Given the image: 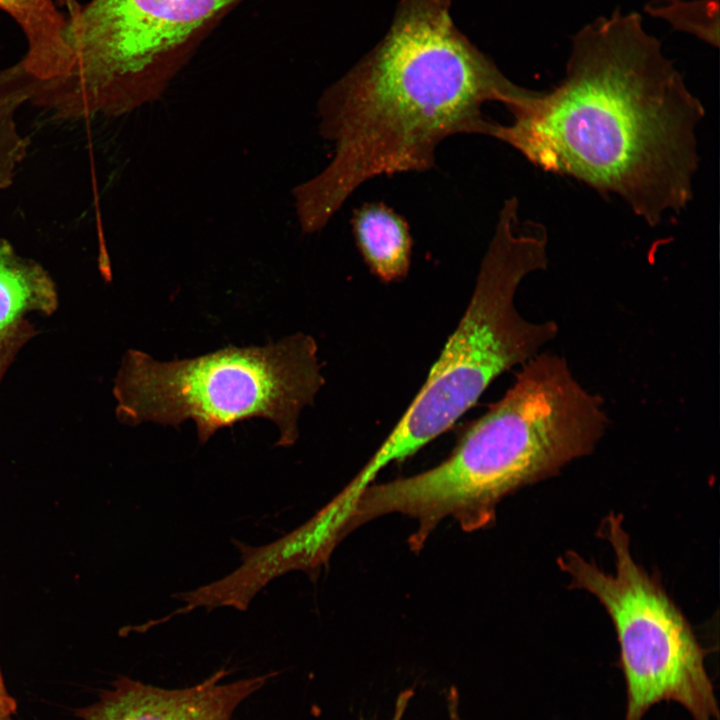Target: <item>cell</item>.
Returning <instances> with one entry per match:
<instances>
[{
    "label": "cell",
    "mask_w": 720,
    "mask_h": 720,
    "mask_svg": "<svg viewBox=\"0 0 720 720\" xmlns=\"http://www.w3.org/2000/svg\"><path fill=\"white\" fill-rule=\"evenodd\" d=\"M598 437L595 410L579 385L549 362L529 361L446 460L409 477L370 484L355 501L347 527L354 530L389 513L406 515L417 522L409 538L414 551L445 517L464 531L486 527L505 496L588 455Z\"/></svg>",
    "instance_id": "obj_3"
},
{
    "label": "cell",
    "mask_w": 720,
    "mask_h": 720,
    "mask_svg": "<svg viewBox=\"0 0 720 720\" xmlns=\"http://www.w3.org/2000/svg\"><path fill=\"white\" fill-rule=\"evenodd\" d=\"M57 307L58 293L49 273L0 239V347L30 324L28 314L51 315Z\"/></svg>",
    "instance_id": "obj_10"
},
{
    "label": "cell",
    "mask_w": 720,
    "mask_h": 720,
    "mask_svg": "<svg viewBox=\"0 0 720 720\" xmlns=\"http://www.w3.org/2000/svg\"><path fill=\"white\" fill-rule=\"evenodd\" d=\"M221 669L186 688L165 689L120 678L99 699L81 709L78 720H232L237 707L274 673L224 682Z\"/></svg>",
    "instance_id": "obj_8"
},
{
    "label": "cell",
    "mask_w": 720,
    "mask_h": 720,
    "mask_svg": "<svg viewBox=\"0 0 720 720\" xmlns=\"http://www.w3.org/2000/svg\"><path fill=\"white\" fill-rule=\"evenodd\" d=\"M600 531L613 549V573L571 551L558 564L612 620L626 687L624 720H642L661 702L681 705L693 720H719L705 652L684 615L633 558L621 517L611 513Z\"/></svg>",
    "instance_id": "obj_7"
},
{
    "label": "cell",
    "mask_w": 720,
    "mask_h": 720,
    "mask_svg": "<svg viewBox=\"0 0 720 720\" xmlns=\"http://www.w3.org/2000/svg\"><path fill=\"white\" fill-rule=\"evenodd\" d=\"M644 10L668 21L677 30L719 46V0H653Z\"/></svg>",
    "instance_id": "obj_12"
},
{
    "label": "cell",
    "mask_w": 720,
    "mask_h": 720,
    "mask_svg": "<svg viewBox=\"0 0 720 720\" xmlns=\"http://www.w3.org/2000/svg\"><path fill=\"white\" fill-rule=\"evenodd\" d=\"M243 0H90L66 16L68 61L28 91L57 119L121 116L156 101Z\"/></svg>",
    "instance_id": "obj_6"
},
{
    "label": "cell",
    "mask_w": 720,
    "mask_h": 720,
    "mask_svg": "<svg viewBox=\"0 0 720 720\" xmlns=\"http://www.w3.org/2000/svg\"><path fill=\"white\" fill-rule=\"evenodd\" d=\"M547 245L544 225L520 224L517 198L505 200L463 317L402 418L352 480L354 486L364 489L388 464L441 435L495 378L556 337L554 321L527 320L515 306L522 280L547 267Z\"/></svg>",
    "instance_id": "obj_4"
},
{
    "label": "cell",
    "mask_w": 720,
    "mask_h": 720,
    "mask_svg": "<svg viewBox=\"0 0 720 720\" xmlns=\"http://www.w3.org/2000/svg\"><path fill=\"white\" fill-rule=\"evenodd\" d=\"M451 0H400L385 37L318 101L329 164L293 191L302 232L321 231L366 181L434 167L457 134L492 136L483 105L508 110L539 92L508 79L454 24Z\"/></svg>",
    "instance_id": "obj_2"
},
{
    "label": "cell",
    "mask_w": 720,
    "mask_h": 720,
    "mask_svg": "<svg viewBox=\"0 0 720 720\" xmlns=\"http://www.w3.org/2000/svg\"><path fill=\"white\" fill-rule=\"evenodd\" d=\"M15 711V703L5 690L0 672V720H11Z\"/></svg>",
    "instance_id": "obj_14"
},
{
    "label": "cell",
    "mask_w": 720,
    "mask_h": 720,
    "mask_svg": "<svg viewBox=\"0 0 720 720\" xmlns=\"http://www.w3.org/2000/svg\"><path fill=\"white\" fill-rule=\"evenodd\" d=\"M510 113L491 137L537 168L617 195L650 226L692 199L705 109L636 12L580 29L558 86Z\"/></svg>",
    "instance_id": "obj_1"
},
{
    "label": "cell",
    "mask_w": 720,
    "mask_h": 720,
    "mask_svg": "<svg viewBox=\"0 0 720 720\" xmlns=\"http://www.w3.org/2000/svg\"><path fill=\"white\" fill-rule=\"evenodd\" d=\"M25 104L11 95H0V190L9 187L16 168L27 153L28 140L17 128V109Z\"/></svg>",
    "instance_id": "obj_13"
},
{
    "label": "cell",
    "mask_w": 720,
    "mask_h": 720,
    "mask_svg": "<svg viewBox=\"0 0 720 720\" xmlns=\"http://www.w3.org/2000/svg\"><path fill=\"white\" fill-rule=\"evenodd\" d=\"M351 223L356 244L371 272L384 282L407 275L412 238L402 216L383 203H365L354 211Z\"/></svg>",
    "instance_id": "obj_11"
},
{
    "label": "cell",
    "mask_w": 720,
    "mask_h": 720,
    "mask_svg": "<svg viewBox=\"0 0 720 720\" xmlns=\"http://www.w3.org/2000/svg\"><path fill=\"white\" fill-rule=\"evenodd\" d=\"M0 9L13 18L27 40L22 59L0 70V89L27 88L61 75L68 61L66 16L54 0H0Z\"/></svg>",
    "instance_id": "obj_9"
},
{
    "label": "cell",
    "mask_w": 720,
    "mask_h": 720,
    "mask_svg": "<svg viewBox=\"0 0 720 720\" xmlns=\"http://www.w3.org/2000/svg\"><path fill=\"white\" fill-rule=\"evenodd\" d=\"M317 351L304 333L168 362L130 349L114 380L116 416L126 425L174 427L190 419L201 444L221 428L260 417L277 426L276 445L289 447L298 439L301 410L324 384Z\"/></svg>",
    "instance_id": "obj_5"
}]
</instances>
